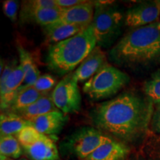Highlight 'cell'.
I'll return each mask as SVG.
<instances>
[{"label": "cell", "instance_id": "11", "mask_svg": "<svg viewBox=\"0 0 160 160\" xmlns=\"http://www.w3.org/2000/svg\"><path fill=\"white\" fill-rule=\"evenodd\" d=\"M106 63H108V61L105 53L102 50L101 47L97 45L73 72L78 82H87Z\"/></svg>", "mask_w": 160, "mask_h": 160}, {"label": "cell", "instance_id": "24", "mask_svg": "<svg viewBox=\"0 0 160 160\" xmlns=\"http://www.w3.org/2000/svg\"><path fill=\"white\" fill-rule=\"evenodd\" d=\"M56 83L57 80L54 77L50 74H44L38 78L33 86L42 94H48L51 90L56 87Z\"/></svg>", "mask_w": 160, "mask_h": 160}, {"label": "cell", "instance_id": "4", "mask_svg": "<svg viewBox=\"0 0 160 160\" xmlns=\"http://www.w3.org/2000/svg\"><path fill=\"white\" fill-rule=\"evenodd\" d=\"M125 20L119 8L111 2H95L93 28L97 46L108 48L121 33Z\"/></svg>", "mask_w": 160, "mask_h": 160}, {"label": "cell", "instance_id": "16", "mask_svg": "<svg viewBox=\"0 0 160 160\" xmlns=\"http://www.w3.org/2000/svg\"><path fill=\"white\" fill-rule=\"evenodd\" d=\"M61 13L62 11L57 8L38 10L23 17H20V21L25 23H36L44 27L59 21Z\"/></svg>", "mask_w": 160, "mask_h": 160}, {"label": "cell", "instance_id": "22", "mask_svg": "<svg viewBox=\"0 0 160 160\" xmlns=\"http://www.w3.org/2000/svg\"><path fill=\"white\" fill-rule=\"evenodd\" d=\"M57 8L54 0H30L24 1L20 11V17L28 14L32 12L46 8Z\"/></svg>", "mask_w": 160, "mask_h": 160}, {"label": "cell", "instance_id": "9", "mask_svg": "<svg viewBox=\"0 0 160 160\" xmlns=\"http://www.w3.org/2000/svg\"><path fill=\"white\" fill-rule=\"evenodd\" d=\"M95 2L84 1L71 8L62 11L59 21L87 28L91 25L94 15Z\"/></svg>", "mask_w": 160, "mask_h": 160}, {"label": "cell", "instance_id": "8", "mask_svg": "<svg viewBox=\"0 0 160 160\" xmlns=\"http://www.w3.org/2000/svg\"><path fill=\"white\" fill-rule=\"evenodd\" d=\"M160 16V0L144 1L128 9L124 23L131 28L143 27L158 22Z\"/></svg>", "mask_w": 160, "mask_h": 160}, {"label": "cell", "instance_id": "20", "mask_svg": "<svg viewBox=\"0 0 160 160\" xmlns=\"http://www.w3.org/2000/svg\"><path fill=\"white\" fill-rule=\"evenodd\" d=\"M143 92L154 105L160 103V70H157L144 82Z\"/></svg>", "mask_w": 160, "mask_h": 160}, {"label": "cell", "instance_id": "7", "mask_svg": "<svg viewBox=\"0 0 160 160\" xmlns=\"http://www.w3.org/2000/svg\"><path fill=\"white\" fill-rule=\"evenodd\" d=\"M51 98L57 109L66 115L80 111L82 97L74 73L65 75L57 84L51 93Z\"/></svg>", "mask_w": 160, "mask_h": 160}, {"label": "cell", "instance_id": "15", "mask_svg": "<svg viewBox=\"0 0 160 160\" xmlns=\"http://www.w3.org/2000/svg\"><path fill=\"white\" fill-rule=\"evenodd\" d=\"M31 125V122L23 119L14 112L3 111L0 117V132L1 135L17 136L22 130Z\"/></svg>", "mask_w": 160, "mask_h": 160}, {"label": "cell", "instance_id": "6", "mask_svg": "<svg viewBox=\"0 0 160 160\" xmlns=\"http://www.w3.org/2000/svg\"><path fill=\"white\" fill-rule=\"evenodd\" d=\"M113 139L95 127H82L65 139V145L77 159L85 160L100 146Z\"/></svg>", "mask_w": 160, "mask_h": 160}, {"label": "cell", "instance_id": "26", "mask_svg": "<svg viewBox=\"0 0 160 160\" xmlns=\"http://www.w3.org/2000/svg\"><path fill=\"white\" fill-rule=\"evenodd\" d=\"M2 9L5 15L12 22H16L19 9V2L15 0H6L2 3Z\"/></svg>", "mask_w": 160, "mask_h": 160}, {"label": "cell", "instance_id": "5", "mask_svg": "<svg viewBox=\"0 0 160 160\" xmlns=\"http://www.w3.org/2000/svg\"><path fill=\"white\" fill-rule=\"evenodd\" d=\"M130 82V77L108 62L85 82L83 92L90 99L99 101L111 98Z\"/></svg>", "mask_w": 160, "mask_h": 160}, {"label": "cell", "instance_id": "2", "mask_svg": "<svg viewBox=\"0 0 160 160\" xmlns=\"http://www.w3.org/2000/svg\"><path fill=\"white\" fill-rule=\"evenodd\" d=\"M109 57L117 65L133 68L160 62V21L130 30L111 49Z\"/></svg>", "mask_w": 160, "mask_h": 160}, {"label": "cell", "instance_id": "14", "mask_svg": "<svg viewBox=\"0 0 160 160\" xmlns=\"http://www.w3.org/2000/svg\"><path fill=\"white\" fill-rule=\"evenodd\" d=\"M42 28L46 39L52 45L69 39L84 30V28L79 26L69 25L60 21L44 26Z\"/></svg>", "mask_w": 160, "mask_h": 160}, {"label": "cell", "instance_id": "23", "mask_svg": "<svg viewBox=\"0 0 160 160\" xmlns=\"http://www.w3.org/2000/svg\"><path fill=\"white\" fill-rule=\"evenodd\" d=\"M43 136L44 134L39 133L33 126L29 125L22 130L17 134V138L22 147H26L37 142Z\"/></svg>", "mask_w": 160, "mask_h": 160}, {"label": "cell", "instance_id": "29", "mask_svg": "<svg viewBox=\"0 0 160 160\" xmlns=\"http://www.w3.org/2000/svg\"><path fill=\"white\" fill-rule=\"evenodd\" d=\"M128 160H147L145 158V157L142 154H136V155H132L130 156Z\"/></svg>", "mask_w": 160, "mask_h": 160}, {"label": "cell", "instance_id": "1", "mask_svg": "<svg viewBox=\"0 0 160 160\" xmlns=\"http://www.w3.org/2000/svg\"><path fill=\"white\" fill-rule=\"evenodd\" d=\"M154 106L144 93L125 91L93 108L90 118L105 134L129 147L137 146L148 137Z\"/></svg>", "mask_w": 160, "mask_h": 160}, {"label": "cell", "instance_id": "17", "mask_svg": "<svg viewBox=\"0 0 160 160\" xmlns=\"http://www.w3.org/2000/svg\"><path fill=\"white\" fill-rule=\"evenodd\" d=\"M33 85H22L16 92L15 97L8 111L14 112L33 104L42 97Z\"/></svg>", "mask_w": 160, "mask_h": 160}, {"label": "cell", "instance_id": "3", "mask_svg": "<svg viewBox=\"0 0 160 160\" xmlns=\"http://www.w3.org/2000/svg\"><path fill=\"white\" fill-rule=\"evenodd\" d=\"M96 46L97 40L91 25L77 35L50 46L46 63L58 75H67L79 67Z\"/></svg>", "mask_w": 160, "mask_h": 160}, {"label": "cell", "instance_id": "21", "mask_svg": "<svg viewBox=\"0 0 160 160\" xmlns=\"http://www.w3.org/2000/svg\"><path fill=\"white\" fill-rule=\"evenodd\" d=\"M142 155L147 160H160V135L147 138L143 144Z\"/></svg>", "mask_w": 160, "mask_h": 160}, {"label": "cell", "instance_id": "18", "mask_svg": "<svg viewBox=\"0 0 160 160\" xmlns=\"http://www.w3.org/2000/svg\"><path fill=\"white\" fill-rule=\"evenodd\" d=\"M17 50L19 57V65H21L25 73L24 83L25 85H33L38 78L41 76L40 72L38 70L31 54L27 50L24 48L22 45L18 46Z\"/></svg>", "mask_w": 160, "mask_h": 160}, {"label": "cell", "instance_id": "13", "mask_svg": "<svg viewBox=\"0 0 160 160\" xmlns=\"http://www.w3.org/2000/svg\"><path fill=\"white\" fill-rule=\"evenodd\" d=\"M131 154V148L113 139L101 145L85 160H128Z\"/></svg>", "mask_w": 160, "mask_h": 160}, {"label": "cell", "instance_id": "19", "mask_svg": "<svg viewBox=\"0 0 160 160\" xmlns=\"http://www.w3.org/2000/svg\"><path fill=\"white\" fill-rule=\"evenodd\" d=\"M22 147L17 138L11 135H1L0 153L11 159H19L22 154Z\"/></svg>", "mask_w": 160, "mask_h": 160}, {"label": "cell", "instance_id": "25", "mask_svg": "<svg viewBox=\"0 0 160 160\" xmlns=\"http://www.w3.org/2000/svg\"><path fill=\"white\" fill-rule=\"evenodd\" d=\"M36 102L38 106L40 116L58 110L53 103L51 95H49L48 93L42 95V97Z\"/></svg>", "mask_w": 160, "mask_h": 160}, {"label": "cell", "instance_id": "10", "mask_svg": "<svg viewBox=\"0 0 160 160\" xmlns=\"http://www.w3.org/2000/svg\"><path fill=\"white\" fill-rule=\"evenodd\" d=\"M68 119V115L57 110L39 116L30 122L39 133L51 137L59 134Z\"/></svg>", "mask_w": 160, "mask_h": 160}, {"label": "cell", "instance_id": "30", "mask_svg": "<svg viewBox=\"0 0 160 160\" xmlns=\"http://www.w3.org/2000/svg\"><path fill=\"white\" fill-rule=\"evenodd\" d=\"M11 160H30L28 159H24V158H22V159H11Z\"/></svg>", "mask_w": 160, "mask_h": 160}, {"label": "cell", "instance_id": "27", "mask_svg": "<svg viewBox=\"0 0 160 160\" xmlns=\"http://www.w3.org/2000/svg\"><path fill=\"white\" fill-rule=\"evenodd\" d=\"M151 130L160 135V103L155 105L151 123Z\"/></svg>", "mask_w": 160, "mask_h": 160}, {"label": "cell", "instance_id": "28", "mask_svg": "<svg viewBox=\"0 0 160 160\" xmlns=\"http://www.w3.org/2000/svg\"><path fill=\"white\" fill-rule=\"evenodd\" d=\"M57 8L64 11L84 2L83 0H54Z\"/></svg>", "mask_w": 160, "mask_h": 160}, {"label": "cell", "instance_id": "12", "mask_svg": "<svg viewBox=\"0 0 160 160\" xmlns=\"http://www.w3.org/2000/svg\"><path fill=\"white\" fill-rule=\"evenodd\" d=\"M30 160H59V153L55 142L51 137L44 135L33 145L22 147Z\"/></svg>", "mask_w": 160, "mask_h": 160}]
</instances>
